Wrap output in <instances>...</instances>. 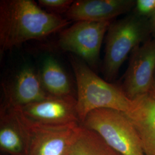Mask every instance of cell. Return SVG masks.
I'll return each instance as SVG.
<instances>
[{"instance_id":"cell-9","label":"cell","mask_w":155,"mask_h":155,"mask_svg":"<svg viewBox=\"0 0 155 155\" xmlns=\"http://www.w3.org/2000/svg\"><path fill=\"white\" fill-rule=\"evenodd\" d=\"M24 120L31 133L27 155H70L82 127V124L62 127H38Z\"/></svg>"},{"instance_id":"cell-15","label":"cell","mask_w":155,"mask_h":155,"mask_svg":"<svg viewBox=\"0 0 155 155\" xmlns=\"http://www.w3.org/2000/svg\"><path fill=\"white\" fill-rule=\"evenodd\" d=\"M74 1L72 0H39V5L50 13L61 16L66 14Z\"/></svg>"},{"instance_id":"cell-1","label":"cell","mask_w":155,"mask_h":155,"mask_svg":"<svg viewBox=\"0 0 155 155\" xmlns=\"http://www.w3.org/2000/svg\"><path fill=\"white\" fill-rule=\"evenodd\" d=\"M70 23L61 16L45 11L32 0H1V52L61 32Z\"/></svg>"},{"instance_id":"cell-3","label":"cell","mask_w":155,"mask_h":155,"mask_svg":"<svg viewBox=\"0 0 155 155\" xmlns=\"http://www.w3.org/2000/svg\"><path fill=\"white\" fill-rule=\"evenodd\" d=\"M150 20L135 13L111 22L106 34L102 72L108 81L116 78L121 67L139 45L150 39Z\"/></svg>"},{"instance_id":"cell-18","label":"cell","mask_w":155,"mask_h":155,"mask_svg":"<svg viewBox=\"0 0 155 155\" xmlns=\"http://www.w3.org/2000/svg\"><path fill=\"white\" fill-rule=\"evenodd\" d=\"M150 22L151 32L155 34V16L150 20Z\"/></svg>"},{"instance_id":"cell-12","label":"cell","mask_w":155,"mask_h":155,"mask_svg":"<svg viewBox=\"0 0 155 155\" xmlns=\"http://www.w3.org/2000/svg\"><path fill=\"white\" fill-rule=\"evenodd\" d=\"M125 113L139 134L145 155H155V100L148 94L138 97Z\"/></svg>"},{"instance_id":"cell-5","label":"cell","mask_w":155,"mask_h":155,"mask_svg":"<svg viewBox=\"0 0 155 155\" xmlns=\"http://www.w3.org/2000/svg\"><path fill=\"white\" fill-rule=\"evenodd\" d=\"M112 21H77L61 31L58 45L87 64L91 69L99 66L101 46Z\"/></svg>"},{"instance_id":"cell-4","label":"cell","mask_w":155,"mask_h":155,"mask_svg":"<svg viewBox=\"0 0 155 155\" xmlns=\"http://www.w3.org/2000/svg\"><path fill=\"white\" fill-rule=\"evenodd\" d=\"M82 125L98 134L121 155H145L139 134L124 112L110 109L95 110Z\"/></svg>"},{"instance_id":"cell-17","label":"cell","mask_w":155,"mask_h":155,"mask_svg":"<svg viewBox=\"0 0 155 155\" xmlns=\"http://www.w3.org/2000/svg\"><path fill=\"white\" fill-rule=\"evenodd\" d=\"M148 94L150 95L153 100H155V73Z\"/></svg>"},{"instance_id":"cell-10","label":"cell","mask_w":155,"mask_h":155,"mask_svg":"<svg viewBox=\"0 0 155 155\" xmlns=\"http://www.w3.org/2000/svg\"><path fill=\"white\" fill-rule=\"evenodd\" d=\"M134 0H77L66 14L68 21L75 22L112 21L120 15L130 11Z\"/></svg>"},{"instance_id":"cell-14","label":"cell","mask_w":155,"mask_h":155,"mask_svg":"<svg viewBox=\"0 0 155 155\" xmlns=\"http://www.w3.org/2000/svg\"><path fill=\"white\" fill-rule=\"evenodd\" d=\"M70 155H121L106 144L98 134L82 125Z\"/></svg>"},{"instance_id":"cell-7","label":"cell","mask_w":155,"mask_h":155,"mask_svg":"<svg viewBox=\"0 0 155 155\" xmlns=\"http://www.w3.org/2000/svg\"><path fill=\"white\" fill-rule=\"evenodd\" d=\"M155 73V38L132 52L120 87L130 100H134L148 93Z\"/></svg>"},{"instance_id":"cell-13","label":"cell","mask_w":155,"mask_h":155,"mask_svg":"<svg viewBox=\"0 0 155 155\" xmlns=\"http://www.w3.org/2000/svg\"><path fill=\"white\" fill-rule=\"evenodd\" d=\"M45 91L58 97L73 96L70 80L59 62L52 56L45 58L39 71Z\"/></svg>"},{"instance_id":"cell-11","label":"cell","mask_w":155,"mask_h":155,"mask_svg":"<svg viewBox=\"0 0 155 155\" xmlns=\"http://www.w3.org/2000/svg\"><path fill=\"white\" fill-rule=\"evenodd\" d=\"M31 133L27 124L15 109H0L1 155H27Z\"/></svg>"},{"instance_id":"cell-8","label":"cell","mask_w":155,"mask_h":155,"mask_svg":"<svg viewBox=\"0 0 155 155\" xmlns=\"http://www.w3.org/2000/svg\"><path fill=\"white\" fill-rule=\"evenodd\" d=\"M2 102L0 109H18L43 100L45 91L35 67L25 64L2 85Z\"/></svg>"},{"instance_id":"cell-16","label":"cell","mask_w":155,"mask_h":155,"mask_svg":"<svg viewBox=\"0 0 155 155\" xmlns=\"http://www.w3.org/2000/svg\"><path fill=\"white\" fill-rule=\"evenodd\" d=\"M135 13L139 16L150 20L155 16V0H137Z\"/></svg>"},{"instance_id":"cell-2","label":"cell","mask_w":155,"mask_h":155,"mask_svg":"<svg viewBox=\"0 0 155 155\" xmlns=\"http://www.w3.org/2000/svg\"><path fill=\"white\" fill-rule=\"evenodd\" d=\"M70 64L77 86L76 110L83 123L89 113L100 109H110L127 112L132 105L120 86L100 77L84 61L71 55Z\"/></svg>"},{"instance_id":"cell-6","label":"cell","mask_w":155,"mask_h":155,"mask_svg":"<svg viewBox=\"0 0 155 155\" xmlns=\"http://www.w3.org/2000/svg\"><path fill=\"white\" fill-rule=\"evenodd\" d=\"M74 96L48 94L43 100L15 109L31 125L43 127H62L82 124L76 110Z\"/></svg>"}]
</instances>
